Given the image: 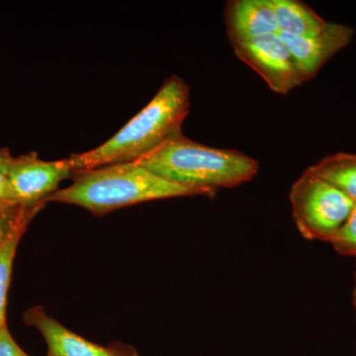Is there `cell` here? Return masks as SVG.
Masks as SVG:
<instances>
[{
  "mask_svg": "<svg viewBox=\"0 0 356 356\" xmlns=\"http://www.w3.org/2000/svg\"><path fill=\"white\" fill-rule=\"evenodd\" d=\"M72 184L44 200L79 206L95 215L135 204L161 199L203 196L214 198L218 191L175 184L137 163H125L74 170Z\"/></svg>",
  "mask_w": 356,
  "mask_h": 356,
  "instance_id": "cell-1",
  "label": "cell"
},
{
  "mask_svg": "<svg viewBox=\"0 0 356 356\" xmlns=\"http://www.w3.org/2000/svg\"><path fill=\"white\" fill-rule=\"evenodd\" d=\"M191 88L179 76L168 77L146 106L104 144L70 156L74 170L132 163L180 131L191 111Z\"/></svg>",
  "mask_w": 356,
  "mask_h": 356,
  "instance_id": "cell-2",
  "label": "cell"
},
{
  "mask_svg": "<svg viewBox=\"0 0 356 356\" xmlns=\"http://www.w3.org/2000/svg\"><path fill=\"white\" fill-rule=\"evenodd\" d=\"M134 163L175 184L214 191L248 184L259 172L252 156L199 144L182 131Z\"/></svg>",
  "mask_w": 356,
  "mask_h": 356,
  "instance_id": "cell-3",
  "label": "cell"
},
{
  "mask_svg": "<svg viewBox=\"0 0 356 356\" xmlns=\"http://www.w3.org/2000/svg\"><path fill=\"white\" fill-rule=\"evenodd\" d=\"M289 199L300 235L325 243L343 226L355 206L350 196L308 170L293 184Z\"/></svg>",
  "mask_w": 356,
  "mask_h": 356,
  "instance_id": "cell-4",
  "label": "cell"
},
{
  "mask_svg": "<svg viewBox=\"0 0 356 356\" xmlns=\"http://www.w3.org/2000/svg\"><path fill=\"white\" fill-rule=\"evenodd\" d=\"M232 47L236 58L254 70L277 95H286L305 83L280 33Z\"/></svg>",
  "mask_w": 356,
  "mask_h": 356,
  "instance_id": "cell-5",
  "label": "cell"
},
{
  "mask_svg": "<svg viewBox=\"0 0 356 356\" xmlns=\"http://www.w3.org/2000/svg\"><path fill=\"white\" fill-rule=\"evenodd\" d=\"M74 172L70 158L46 161L35 153L11 158L6 173L13 186L16 202L21 206L46 204L44 200L58 191V185Z\"/></svg>",
  "mask_w": 356,
  "mask_h": 356,
  "instance_id": "cell-6",
  "label": "cell"
},
{
  "mask_svg": "<svg viewBox=\"0 0 356 356\" xmlns=\"http://www.w3.org/2000/svg\"><path fill=\"white\" fill-rule=\"evenodd\" d=\"M283 41L292 54L304 81L317 76L339 51L348 47L355 35V30L348 26L327 22L324 30L308 37H295L282 34Z\"/></svg>",
  "mask_w": 356,
  "mask_h": 356,
  "instance_id": "cell-7",
  "label": "cell"
},
{
  "mask_svg": "<svg viewBox=\"0 0 356 356\" xmlns=\"http://www.w3.org/2000/svg\"><path fill=\"white\" fill-rule=\"evenodd\" d=\"M24 320L44 337L48 356H137L132 348H105L91 343L47 315L41 307L26 312Z\"/></svg>",
  "mask_w": 356,
  "mask_h": 356,
  "instance_id": "cell-8",
  "label": "cell"
},
{
  "mask_svg": "<svg viewBox=\"0 0 356 356\" xmlns=\"http://www.w3.org/2000/svg\"><path fill=\"white\" fill-rule=\"evenodd\" d=\"M224 19L232 46L280 33L270 0L228 1Z\"/></svg>",
  "mask_w": 356,
  "mask_h": 356,
  "instance_id": "cell-9",
  "label": "cell"
},
{
  "mask_svg": "<svg viewBox=\"0 0 356 356\" xmlns=\"http://www.w3.org/2000/svg\"><path fill=\"white\" fill-rule=\"evenodd\" d=\"M44 205L46 204L42 203L36 206H22L13 228L0 245V330L6 325L7 294L16 250L28 225Z\"/></svg>",
  "mask_w": 356,
  "mask_h": 356,
  "instance_id": "cell-10",
  "label": "cell"
},
{
  "mask_svg": "<svg viewBox=\"0 0 356 356\" xmlns=\"http://www.w3.org/2000/svg\"><path fill=\"white\" fill-rule=\"evenodd\" d=\"M280 33L308 37L324 30L327 22L305 2L299 0H270Z\"/></svg>",
  "mask_w": 356,
  "mask_h": 356,
  "instance_id": "cell-11",
  "label": "cell"
},
{
  "mask_svg": "<svg viewBox=\"0 0 356 356\" xmlns=\"http://www.w3.org/2000/svg\"><path fill=\"white\" fill-rule=\"evenodd\" d=\"M307 170L334 185L356 203L355 154H331L321 159Z\"/></svg>",
  "mask_w": 356,
  "mask_h": 356,
  "instance_id": "cell-12",
  "label": "cell"
},
{
  "mask_svg": "<svg viewBox=\"0 0 356 356\" xmlns=\"http://www.w3.org/2000/svg\"><path fill=\"white\" fill-rule=\"evenodd\" d=\"M327 243L337 254L356 257V203L350 217Z\"/></svg>",
  "mask_w": 356,
  "mask_h": 356,
  "instance_id": "cell-13",
  "label": "cell"
},
{
  "mask_svg": "<svg viewBox=\"0 0 356 356\" xmlns=\"http://www.w3.org/2000/svg\"><path fill=\"white\" fill-rule=\"evenodd\" d=\"M22 206L18 203H7L0 205V245L8 235L19 215Z\"/></svg>",
  "mask_w": 356,
  "mask_h": 356,
  "instance_id": "cell-14",
  "label": "cell"
},
{
  "mask_svg": "<svg viewBox=\"0 0 356 356\" xmlns=\"http://www.w3.org/2000/svg\"><path fill=\"white\" fill-rule=\"evenodd\" d=\"M0 356H29L15 343L7 325L0 330Z\"/></svg>",
  "mask_w": 356,
  "mask_h": 356,
  "instance_id": "cell-15",
  "label": "cell"
},
{
  "mask_svg": "<svg viewBox=\"0 0 356 356\" xmlns=\"http://www.w3.org/2000/svg\"><path fill=\"white\" fill-rule=\"evenodd\" d=\"M7 203L17 202H16L13 186L9 182L6 173L0 170V205Z\"/></svg>",
  "mask_w": 356,
  "mask_h": 356,
  "instance_id": "cell-16",
  "label": "cell"
},
{
  "mask_svg": "<svg viewBox=\"0 0 356 356\" xmlns=\"http://www.w3.org/2000/svg\"><path fill=\"white\" fill-rule=\"evenodd\" d=\"M11 158H13V156L9 153L8 149H0V170L6 172L7 165H8V163L10 161Z\"/></svg>",
  "mask_w": 356,
  "mask_h": 356,
  "instance_id": "cell-17",
  "label": "cell"
},
{
  "mask_svg": "<svg viewBox=\"0 0 356 356\" xmlns=\"http://www.w3.org/2000/svg\"><path fill=\"white\" fill-rule=\"evenodd\" d=\"M353 302H356V280H355V291H353Z\"/></svg>",
  "mask_w": 356,
  "mask_h": 356,
  "instance_id": "cell-18",
  "label": "cell"
},
{
  "mask_svg": "<svg viewBox=\"0 0 356 356\" xmlns=\"http://www.w3.org/2000/svg\"><path fill=\"white\" fill-rule=\"evenodd\" d=\"M353 303H355V312H356V302H353Z\"/></svg>",
  "mask_w": 356,
  "mask_h": 356,
  "instance_id": "cell-19",
  "label": "cell"
},
{
  "mask_svg": "<svg viewBox=\"0 0 356 356\" xmlns=\"http://www.w3.org/2000/svg\"><path fill=\"white\" fill-rule=\"evenodd\" d=\"M355 278H356V276H355Z\"/></svg>",
  "mask_w": 356,
  "mask_h": 356,
  "instance_id": "cell-20",
  "label": "cell"
}]
</instances>
